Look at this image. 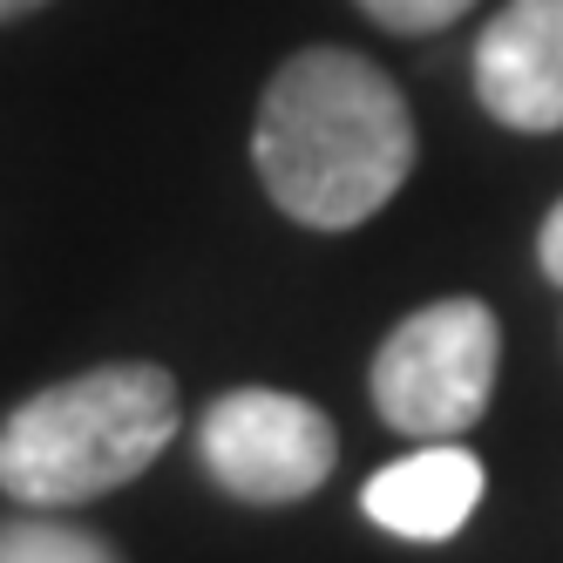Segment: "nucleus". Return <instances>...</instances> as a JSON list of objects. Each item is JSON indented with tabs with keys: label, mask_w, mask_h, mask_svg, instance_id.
Here are the masks:
<instances>
[{
	"label": "nucleus",
	"mask_w": 563,
	"mask_h": 563,
	"mask_svg": "<svg viewBox=\"0 0 563 563\" xmlns=\"http://www.w3.org/2000/svg\"><path fill=\"white\" fill-rule=\"evenodd\" d=\"M272 205L312 231H353L415 170V123L387 68L346 48H306L272 75L252 130Z\"/></svg>",
	"instance_id": "1"
},
{
	"label": "nucleus",
	"mask_w": 563,
	"mask_h": 563,
	"mask_svg": "<svg viewBox=\"0 0 563 563\" xmlns=\"http://www.w3.org/2000/svg\"><path fill=\"white\" fill-rule=\"evenodd\" d=\"M177 434V380L164 367H96L42 387L0 428V489L14 503H89L143 475Z\"/></svg>",
	"instance_id": "2"
},
{
	"label": "nucleus",
	"mask_w": 563,
	"mask_h": 563,
	"mask_svg": "<svg viewBox=\"0 0 563 563\" xmlns=\"http://www.w3.org/2000/svg\"><path fill=\"white\" fill-rule=\"evenodd\" d=\"M496 387V312L482 299H441L400 319L374 353V408L415 441H455L482 421Z\"/></svg>",
	"instance_id": "3"
},
{
	"label": "nucleus",
	"mask_w": 563,
	"mask_h": 563,
	"mask_svg": "<svg viewBox=\"0 0 563 563\" xmlns=\"http://www.w3.org/2000/svg\"><path fill=\"white\" fill-rule=\"evenodd\" d=\"M205 468L245 503H299L333 475L340 434L333 421L299 394L278 387H238L197 428Z\"/></svg>",
	"instance_id": "4"
},
{
	"label": "nucleus",
	"mask_w": 563,
	"mask_h": 563,
	"mask_svg": "<svg viewBox=\"0 0 563 563\" xmlns=\"http://www.w3.org/2000/svg\"><path fill=\"white\" fill-rule=\"evenodd\" d=\"M475 96L509 130H563V0H509L482 27Z\"/></svg>",
	"instance_id": "5"
},
{
	"label": "nucleus",
	"mask_w": 563,
	"mask_h": 563,
	"mask_svg": "<svg viewBox=\"0 0 563 563\" xmlns=\"http://www.w3.org/2000/svg\"><path fill=\"white\" fill-rule=\"evenodd\" d=\"M367 516L408 543H449L482 503V462L468 449H421L367 482Z\"/></svg>",
	"instance_id": "6"
},
{
	"label": "nucleus",
	"mask_w": 563,
	"mask_h": 563,
	"mask_svg": "<svg viewBox=\"0 0 563 563\" xmlns=\"http://www.w3.org/2000/svg\"><path fill=\"white\" fill-rule=\"evenodd\" d=\"M0 563H115V556L96 537H82V530L21 522V530H0Z\"/></svg>",
	"instance_id": "7"
},
{
	"label": "nucleus",
	"mask_w": 563,
	"mask_h": 563,
	"mask_svg": "<svg viewBox=\"0 0 563 563\" xmlns=\"http://www.w3.org/2000/svg\"><path fill=\"white\" fill-rule=\"evenodd\" d=\"M380 27H400V34H428V27H449L455 14H468L475 0H360Z\"/></svg>",
	"instance_id": "8"
},
{
	"label": "nucleus",
	"mask_w": 563,
	"mask_h": 563,
	"mask_svg": "<svg viewBox=\"0 0 563 563\" xmlns=\"http://www.w3.org/2000/svg\"><path fill=\"white\" fill-rule=\"evenodd\" d=\"M537 252H543V272H550L556 286H563V205L543 218V245H537Z\"/></svg>",
	"instance_id": "9"
},
{
	"label": "nucleus",
	"mask_w": 563,
	"mask_h": 563,
	"mask_svg": "<svg viewBox=\"0 0 563 563\" xmlns=\"http://www.w3.org/2000/svg\"><path fill=\"white\" fill-rule=\"evenodd\" d=\"M42 0H0V21H14V14H34Z\"/></svg>",
	"instance_id": "10"
}]
</instances>
